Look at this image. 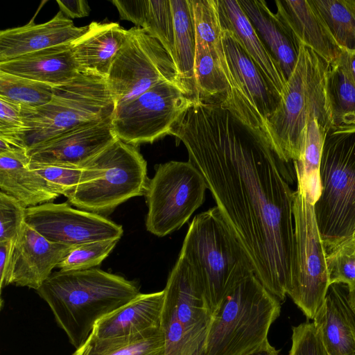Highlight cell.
I'll return each instance as SVG.
<instances>
[{"instance_id": "1", "label": "cell", "mask_w": 355, "mask_h": 355, "mask_svg": "<svg viewBox=\"0 0 355 355\" xmlns=\"http://www.w3.org/2000/svg\"><path fill=\"white\" fill-rule=\"evenodd\" d=\"M171 135L186 147L188 161L250 256L256 277L284 301L295 233L289 163L220 104L196 101Z\"/></svg>"}, {"instance_id": "2", "label": "cell", "mask_w": 355, "mask_h": 355, "mask_svg": "<svg viewBox=\"0 0 355 355\" xmlns=\"http://www.w3.org/2000/svg\"><path fill=\"white\" fill-rule=\"evenodd\" d=\"M36 291L76 349L100 320L141 293L133 282L95 268L55 271Z\"/></svg>"}, {"instance_id": "3", "label": "cell", "mask_w": 355, "mask_h": 355, "mask_svg": "<svg viewBox=\"0 0 355 355\" xmlns=\"http://www.w3.org/2000/svg\"><path fill=\"white\" fill-rule=\"evenodd\" d=\"M179 256L192 270L213 314L236 284L255 275L250 256L217 206L193 218Z\"/></svg>"}, {"instance_id": "4", "label": "cell", "mask_w": 355, "mask_h": 355, "mask_svg": "<svg viewBox=\"0 0 355 355\" xmlns=\"http://www.w3.org/2000/svg\"><path fill=\"white\" fill-rule=\"evenodd\" d=\"M329 65L303 44L286 91L266 123L267 137L286 162L300 157L308 121L316 119L328 130L334 126L327 89Z\"/></svg>"}, {"instance_id": "5", "label": "cell", "mask_w": 355, "mask_h": 355, "mask_svg": "<svg viewBox=\"0 0 355 355\" xmlns=\"http://www.w3.org/2000/svg\"><path fill=\"white\" fill-rule=\"evenodd\" d=\"M280 301L254 274L242 279L214 313L205 355H248L268 341Z\"/></svg>"}, {"instance_id": "6", "label": "cell", "mask_w": 355, "mask_h": 355, "mask_svg": "<svg viewBox=\"0 0 355 355\" xmlns=\"http://www.w3.org/2000/svg\"><path fill=\"white\" fill-rule=\"evenodd\" d=\"M314 210L326 250L355 233V124L327 131Z\"/></svg>"}, {"instance_id": "7", "label": "cell", "mask_w": 355, "mask_h": 355, "mask_svg": "<svg viewBox=\"0 0 355 355\" xmlns=\"http://www.w3.org/2000/svg\"><path fill=\"white\" fill-rule=\"evenodd\" d=\"M115 107L105 78L80 73L54 87L47 104L34 109L21 107L24 131L19 146L28 151L63 132L108 119Z\"/></svg>"}, {"instance_id": "8", "label": "cell", "mask_w": 355, "mask_h": 355, "mask_svg": "<svg viewBox=\"0 0 355 355\" xmlns=\"http://www.w3.org/2000/svg\"><path fill=\"white\" fill-rule=\"evenodd\" d=\"M82 168L80 182L67 198L80 209L107 214L126 200L146 193L147 163L137 146L119 139Z\"/></svg>"}, {"instance_id": "9", "label": "cell", "mask_w": 355, "mask_h": 355, "mask_svg": "<svg viewBox=\"0 0 355 355\" xmlns=\"http://www.w3.org/2000/svg\"><path fill=\"white\" fill-rule=\"evenodd\" d=\"M294 243L288 295L313 320L330 286L327 250L318 228L314 205L300 185L293 195Z\"/></svg>"}, {"instance_id": "10", "label": "cell", "mask_w": 355, "mask_h": 355, "mask_svg": "<svg viewBox=\"0 0 355 355\" xmlns=\"http://www.w3.org/2000/svg\"><path fill=\"white\" fill-rule=\"evenodd\" d=\"M220 31L219 57L228 85L220 105L243 124L268 139L267 120L281 97L230 33Z\"/></svg>"}, {"instance_id": "11", "label": "cell", "mask_w": 355, "mask_h": 355, "mask_svg": "<svg viewBox=\"0 0 355 355\" xmlns=\"http://www.w3.org/2000/svg\"><path fill=\"white\" fill-rule=\"evenodd\" d=\"M207 186L190 162L170 161L156 166L146 191V227L157 236L180 228L203 203Z\"/></svg>"}, {"instance_id": "12", "label": "cell", "mask_w": 355, "mask_h": 355, "mask_svg": "<svg viewBox=\"0 0 355 355\" xmlns=\"http://www.w3.org/2000/svg\"><path fill=\"white\" fill-rule=\"evenodd\" d=\"M105 80L116 106L161 83L175 84L184 92L168 51L158 40L137 26L128 30Z\"/></svg>"}, {"instance_id": "13", "label": "cell", "mask_w": 355, "mask_h": 355, "mask_svg": "<svg viewBox=\"0 0 355 355\" xmlns=\"http://www.w3.org/2000/svg\"><path fill=\"white\" fill-rule=\"evenodd\" d=\"M195 101L178 85L159 83L116 106L111 121L113 131L118 139L135 146L153 143L171 135Z\"/></svg>"}, {"instance_id": "14", "label": "cell", "mask_w": 355, "mask_h": 355, "mask_svg": "<svg viewBox=\"0 0 355 355\" xmlns=\"http://www.w3.org/2000/svg\"><path fill=\"white\" fill-rule=\"evenodd\" d=\"M24 222L49 241L72 247L119 240L123 233L122 226L105 216L72 208L67 202L28 207Z\"/></svg>"}, {"instance_id": "15", "label": "cell", "mask_w": 355, "mask_h": 355, "mask_svg": "<svg viewBox=\"0 0 355 355\" xmlns=\"http://www.w3.org/2000/svg\"><path fill=\"white\" fill-rule=\"evenodd\" d=\"M162 310L180 326L198 355H205L213 313L186 261L179 256L164 289Z\"/></svg>"}, {"instance_id": "16", "label": "cell", "mask_w": 355, "mask_h": 355, "mask_svg": "<svg viewBox=\"0 0 355 355\" xmlns=\"http://www.w3.org/2000/svg\"><path fill=\"white\" fill-rule=\"evenodd\" d=\"M111 121L83 125L28 150L29 164L82 168L118 139Z\"/></svg>"}, {"instance_id": "17", "label": "cell", "mask_w": 355, "mask_h": 355, "mask_svg": "<svg viewBox=\"0 0 355 355\" xmlns=\"http://www.w3.org/2000/svg\"><path fill=\"white\" fill-rule=\"evenodd\" d=\"M74 248L49 241L24 222L14 243L10 284L37 291Z\"/></svg>"}, {"instance_id": "18", "label": "cell", "mask_w": 355, "mask_h": 355, "mask_svg": "<svg viewBox=\"0 0 355 355\" xmlns=\"http://www.w3.org/2000/svg\"><path fill=\"white\" fill-rule=\"evenodd\" d=\"M278 20L300 47L311 49L329 66L337 64L342 49L309 0H276Z\"/></svg>"}, {"instance_id": "19", "label": "cell", "mask_w": 355, "mask_h": 355, "mask_svg": "<svg viewBox=\"0 0 355 355\" xmlns=\"http://www.w3.org/2000/svg\"><path fill=\"white\" fill-rule=\"evenodd\" d=\"M88 26H76L60 10L47 22H33L0 32V62L19 56L70 44L84 34Z\"/></svg>"}, {"instance_id": "20", "label": "cell", "mask_w": 355, "mask_h": 355, "mask_svg": "<svg viewBox=\"0 0 355 355\" xmlns=\"http://www.w3.org/2000/svg\"><path fill=\"white\" fill-rule=\"evenodd\" d=\"M220 30L227 31L255 62L282 98L287 78L279 62L260 39L238 0H216Z\"/></svg>"}, {"instance_id": "21", "label": "cell", "mask_w": 355, "mask_h": 355, "mask_svg": "<svg viewBox=\"0 0 355 355\" xmlns=\"http://www.w3.org/2000/svg\"><path fill=\"white\" fill-rule=\"evenodd\" d=\"M164 297V290L140 293L100 320L87 339L96 342L117 340L160 328Z\"/></svg>"}, {"instance_id": "22", "label": "cell", "mask_w": 355, "mask_h": 355, "mask_svg": "<svg viewBox=\"0 0 355 355\" xmlns=\"http://www.w3.org/2000/svg\"><path fill=\"white\" fill-rule=\"evenodd\" d=\"M127 35L128 30L117 23L92 22L87 31L71 43L79 72L106 78Z\"/></svg>"}, {"instance_id": "23", "label": "cell", "mask_w": 355, "mask_h": 355, "mask_svg": "<svg viewBox=\"0 0 355 355\" xmlns=\"http://www.w3.org/2000/svg\"><path fill=\"white\" fill-rule=\"evenodd\" d=\"M0 71L53 87L69 83L80 73L71 43L0 62Z\"/></svg>"}, {"instance_id": "24", "label": "cell", "mask_w": 355, "mask_h": 355, "mask_svg": "<svg viewBox=\"0 0 355 355\" xmlns=\"http://www.w3.org/2000/svg\"><path fill=\"white\" fill-rule=\"evenodd\" d=\"M0 188L26 208L51 202L59 196L29 167L26 150L0 153Z\"/></svg>"}, {"instance_id": "25", "label": "cell", "mask_w": 355, "mask_h": 355, "mask_svg": "<svg viewBox=\"0 0 355 355\" xmlns=\"http://www.w3.org/2000/svg\"><path fill=\"white\" fill-rule=\"evenodd\" d=\"M348 288L334 284L316 313L313 322L329 355H353L355 337L346 311Z\"/></svg>"}, {"instance_id": "26", "label": "cell", "mask_w": 355, "mask_h": 355, "mask_svg": "<svg viewBox=\"0 0 355 355\" xmlns=\"http://www.w3.org/2000/svg\"><path fill=\"white\" fill-rule=\"evenodd\" d=\"M260 39L280 64L286 78L297 63L299 46L263 0H238Z\"/></svg>"}, {"instance_id": "27", "label": "cell", "mask_w": 355, "mask_h": 355, "mask_svg": "<svg viewBox=\"0 0 355 355\" xmlns=\"http://www.w3.org/2000/svg\"><path fill=\"white\" fill-rule=\"evenodd\" d=\"M173 23L172 58L185 94L196 101V35L190 0H170Z\"/></svg>"}, {"instance_id": "28", "label": "cell", "mask_w": 355, "mask_h": 355, "mask_svg": "<svg viewBox=\"0 0 355 355\" xmlns=\"http://www.w3.org/2000/svg\"><path fill=\"white\" fill-rule=\"evenodd\" d=\"M120 19L130 21L159 41L172 58L173 23L170 0H112ZM173 59V58H172Z\"/></svg>"}, {"instance_id": "29", "label": "cell", "mask_w": 355, "mask_h": 355, "mask_svg": "<svg viewBox=\"0 0 355 355\" xmlns=\"http://www.w3.org/2000/svg\"><path fill=\"white\" fill-rule=\"evenodd\" d=\"M327 131L318 120L311 119L304 133L300 157L293 162L297 184L313 205L320 193V166Z\"/></svg>"}, {"instance_id": "30", "label": "cell", "mask_w": 355, "mask_h": 355, "mask_svg": "<svg viewBox=\"0 0 355 355\" xmlns=\"http://www.w3.org/2000/svg\"><path fill=\"white\" fill-rule=\"evenodd\" d=\"M220 45L211 47L196 44L194 77L196 101L220 104L226 96L228 85L221 68Z\"/></svg>"}, {"instance_id": "31", "label": "cell", "mask_w": 355, "mask_h": 355, "mask_svg": "<svg viewBox=\"0 0 355 355\" xmlns=\"http://www.w3.org/2000/svg\"><path fill=\"white\" fill-rule=\"evenodd\" d=\"M71 355H164V338L157 328L117 340L96 342L87 339Z\"/></svg>"}, {"instance_id": "32", "label": "cell", "mask_w": 355, "mask_h": 355, "mask_svg": "<svg viewBox=\"0 0 355 355\" xmlns=\"http://www.w3.org/2000/svg\"><path fill=\"white\" fill-rule=\"evenodd\" d=\"M341 49L355 50V0H309Z\"/></svg>"}, {"instance_id": "33", "label": "cell", "mask_w": 355, "mask_h": 355, "mask_svg": "<svg viewBox=\"0 0 355 355\" xmlns=\"http://www.w3.org/2000/svg\"><path fill=\"white\" fill-rule=\"evenodd\" d=\"M327 89L334 126L355 124V85L337 64L329 67Z\"/></svg>"}, {"instance_id": "34", "label": "cell", "mask_w": 355, "mask_h": 355, "mask_svg": "<svg viewBox=\"0 0 355 355\" xmlns=\"http://www.w3.org/2000/svg\"><path fill=\"white\" fill-rule=\"evenodd\" d=\"M54 87L0 71V98L23 107L37 108L52 98Z\"/></svg>"}, {"instance_id": "35", "label": "cell", "mask_w": 355, "mask_h": 355, "mask_svg": "<svg viewBox=\"0 0 355 355\" xmlns=\"http://www.w3.org/2000/svg\"><path fill=\"white\" fill-rule=\"evenodd\" d=\"M329 284L355 289V236H349L327 251Z\"/></svg>"}, {"instance_id": "36", "label": "cell", "mask_w": 355, "mask_h": 355, "mask_svg": "<svg viewBox=\"0 0 355 355\" xmlns=\"http://www.w3.org/2000/svg\"><path fill=\"white\" fill-rule=\"evenodd\" d=\"M119 240L85 243L73 248L58 265L60 270H81L98 266L110 254Z\"/></svg>"}, {"instance_id": "37", "label": "cell", "mask_w": 355, "mask_h": 355, "mask_svg": "<svg viewBox=\"0 0 355 355\" xmlns=\"http://www.w3.org/2000/svg\"><path fill=\"white\" fill-rule=\"evenodd\" d=\"M29 167L37 172L54 192L67 198L78 185L83 171L82 168L55 165L29 164Z\"/></svg>"}, {"instance_id": "38", "label": "cell", "mask_w": 355, "mask_h": 355, "mask_svg": "<svg viewBox=\"0 0 355 355\" xmlns=\"http://www.w3.org/2000/svg\"><path fill=\"white\" fill-rule=\"evenodd\" d=\"M26 209L17 199L0 191V242L16 240L24 223Z\"/></svg>"}, {"instance_id": "39", "label": "cell", "mask_w": 355, "mask_h": 355, "mask_svg": "<svg viewBox=\"0 0 355 355\" xmlns=\"http://www.w3.org/2000/svg\"><path fill=\"white\" fill-rule=\"evenodd\" d=\"M288 355H329L313 322L293 327Z\"/></svg>"}, {"instance_id": "40", "label": "cell", "mask_w": 355, "mask_h": 355, "mask_svg": "<svg viewBox=\"0 0 355 355\" xmlns=\"http://www.w3.org/2000/svg\"><path fill=\"white\" fill-rule=\"evenodd\" d=\"M24 131L21 105L0 98V137L21 147L19 142Z\"/></svg>"}, {"instance_id": "41", "label": "cell", "mask_w": 355, "mask_h": 355, "mask_svg": "<svg viewBox=\"0 0 355 355\" xmlns=\"http://www.w3.org/2000/svg\"><path fill=\"white\" fill-rule=\"evenodd\" d=\"M15 241L0 242V288L10 284L12 254Z\"/></svg>"}, {"instance_id": "42", "label": "cell", "mask_w": 355, "mask_h": 355, "mask_svg": "<svg viewBox=\"0 0 355 355\" xmlns=\"http://www.w3.org/2000/svg\"><path fill=\"white\" fill-rule=\"evenodd\" d=\"M60 10L68 18H81L89 14V6L85 0H57Z\"/></svg>"}, {"instance_id": "43", "label": "cell", "mask_w": 355, "mask_h": 355, "mask_svg": "<svg viewBox=\"0 0 355 355\" xmlns=\"http://www.w3.org/2000/svg\"><path fill=\"white\" fill-rule=\"evenodd\" d=\"M337 64L342 67L355 85V50L342 49Z\"/></svg>"}, {"instance_id": "44", "label": "cell", "mask_w": 355, "mask_h": 355, "mask_svg": "<svg viewBox=\"0 0 355 355\" xmlns=\"http://www.w3.org/2000/svg\"><path fill=\"white\" fill-rule=\"evenodd\" d=\"M248 355H279L278 351L272 346L269 342L262 346L260 349L249 354Z\"/></svg>"}, {"instance_id": "45", "label": "cell", "mask_w": 355, "mask_h": 355, "mask_svg": "<svg viewBox=\"0 0 355 355\" xmlns=\"http://www.w3.org/2000/svg\"><path fill=\"white\" fill-rule=\"evenodd\" d=\"M346 311L355 337V311L352 309V306H350L349 299L346 304ZM353 355H355V352L354 353Z\"/></svg>"}, {"instance_id": "46", "label": "cell", "mask_w": 355, "mask_h": 355, "mask_svg": "<svg viewBox=\"0 0 355 355\" xmlns=\"http://www.w3.org/2000/svg\"><path fill=\"white\" fill-rule=\"evenodd\" d=\"M348 299L350 306L355 311V289L348 293Z\"/></svg>"}, {"instance_id": "47", "label": "cell", "mask_w": 355, "mask_h": 355, "mask_svg": "<svg viewBox=\"0 0 355 355\" xmlns=\"http://www.w3.org/2000/svg\"><path fill=\"white\" fill-rule=\"evenodd\" d=\"M354 235L355 236V233L354 234Z\"/></svg>"}]
</instances>
